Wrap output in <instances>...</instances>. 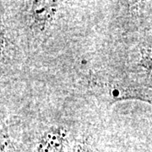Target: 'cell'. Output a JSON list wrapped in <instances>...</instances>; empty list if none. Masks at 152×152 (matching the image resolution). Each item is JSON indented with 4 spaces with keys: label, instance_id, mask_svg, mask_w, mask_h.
<instances>
[{
    "label": "cell",
    "instance_id": "6da1fadb",
    "mask_svg": "<svg viewBox=\"0 0 152 152\" xmlns=\"http://www.w3.org/2000/svg\"><path fill=\"white\" fill-rule=\"evenodd\" d=\"M90 84L110 104L121 101L135 100L152 105V88L150 87L138 85L133 81L100 76L91 77Z\"/></svg>",
    "mask_w": 152,
    "mask_h": 152
},
{
    "label": "cell",
    "instance_id": "7a4b0ae2",
    "mask_svg": "<svg viewBox=\"0 0 152 152\" xmlns=\"http://www.w3.org/2000/svg\"><path fill=\"white\" fill-rule=\"evenodd\" d=\"M28 22L33 30L43 31L53 21L58 10L59 3L56 1L27 2Z\"/></svg>",
    "mask_w": 152,
    "mask_h": 152
},
{
    "label": "cell",
    "instance_id": "3957f363",
    "mask_svg": "<svg viewBox=\"0 0 152 152\" xmlns=\"http://www.w3.org/2000/svg\"><path fill=\"white\" fill-rule=\"evenodd\" d=\"M67 129L63 125H52L44 130L37 142V152H64Z\"/></svg>",
    "mask_w": 152,
    "mask_h": 152
},
{
    "label": "cell",
    "instance_id": "277c9868",
    "mask_svg": "<svg viewBox=\"0 0 152 152\" xmlns=\"http://www.w3.org/2000/svg\"><path fill=\"white\" fill-rule=\"evenodd\" d=\"M0 132V152H16V145L11 138L8 126L3 119L1 120Z\"/></svg>",
    "mask_w": 152,
    "mask_h": 152
},
{
    "label": "cell",
    "instance_id": "5b68a950",
    "mask_svg": "<svg viewBox=\"0 0 152 152\" xmlns=\"http://www.w3.org/2000/svg\"><path fill=\"white\" fill-rule=\"evenodd\" d=\"M140 65L148 74L152 75V48H149L142 52Z\"/></svg>",
    "mask_w": 152,
    "mask_h": 152
},
{
    "label": "cell",
    "instance_id": "8992f818",
    "mask_svg": "<svg viewBox=\"0 0 152 152\" xmlns=\"http://www.w3.org/2000/svg\"><path fill=\"white\" fill-rule=\"evenodd\" d=\"M71 152H95V151L87 140L81 139L74 144Z\"/></svg>",
    "mask_w": 152,
    "mask_h": 152
}]
</instances>
